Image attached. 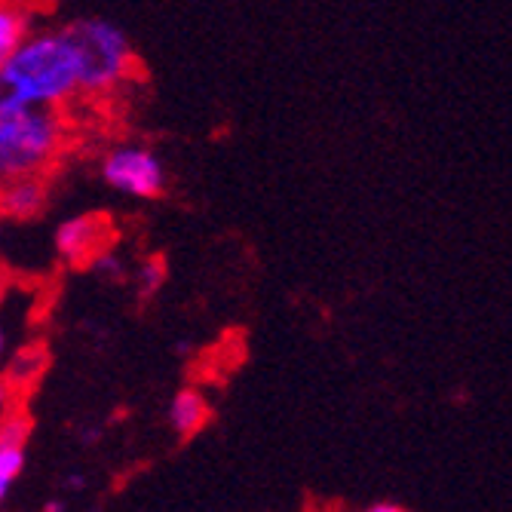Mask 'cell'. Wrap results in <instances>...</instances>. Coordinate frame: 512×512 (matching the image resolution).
<instances>
[{
	"label": "cell",
	"instance_id": "7",
	"mask_svg": "<svg viewBox=\"0 0 512 512\" xmlns=\"http://www.w3.org/2000/svg\"><path fill=\"white\" fill-rule=\"evenodd\" d=\"M209 414H212L209 399L200 390H191L188 387V390H178L175 393V399L169 405V424H172V430L178 436L191 439V436H197L209 424Z\"/></svg>",
	"mask_w": 512,
	"mask_h": 512
},
{
	"label": "cell",
	"instance_id": "9",
	"mask_svg": "<svg viewBox=\"0 0 512 512\" xmlns=\"http://www.w3.org/2000/svg\"><path fill=\"white\" fill-rule=\"evenodd\" d=\"M31 439V417L22 411L4 414L0 421V445H28Z\"/></svg>",
	"mask_w": 512,
	"mask_h": 512
},
{
	"label": "cell",
	"instance_id": "21",
	"mask_svg": "<svg viewBox=\"0 0 512 512\" xmlns=\"http://www.w3.org/2000/svg\"><path fill=\"white\" fill-rule=\"evenodd\" d=\"M4 347H7V338H4V332H0V356H4Z\"/></svg>",
	"mask_w": 512,
	"mask_h": 512
},
{
	"label": "cell",
	"instance_id": "19",
	"mask_svg": "<svg viewBox=\"0 0 512 512\" xmlns=\"http://www.w3.org/2000/svg\"><path fill=\"white\" fill-rule=\"evenodd\" d=\"M43 509H46V512H62V509H65V503H62V500H50Z\"/></svg>",
	"mask_w": 512,
	"mask_h": 512
},
{
	"label": "cell",
	"instance_id": "15",
	"mask_svg": "<svg viewBox=\"0 0 512 512\" xmlns=\"http://www.w3.org/2000/svg\"><path fill=\"white\" fill-rule=\"evenodd\" d=\"M368 509L371 512H402V506L396 500H378V503H371Z\"/></svg>",
	"mask_w": 512,
	"mask_h": 512
},
{
	"label": "cell",
	"instance_id": "12",
	"mask_svg": "<svg viewBox=\"0 0 512 512\" xmlns=\"http://www.w3.org/2000/svg\"><path fill=\"white\" fill-rule=\"evenodd\" d=\"M89 267H96V273H102L105 279H111V283H117V279H123L126 276V264L120 261V255L117 252H111V246L108 249H102L96 258L89 261Z\"/></svg>",
	"mask_w": 512,
	"mask_h": 512
},
{
	"label": "cell",
	"instance_id": "14",
	"mask_svg": "<svg viewBox=\"0 0 512 512\" xmlns=\"http://www.w3.org/2000/svg\"><path fill=\"white\" fill-rule=\"evenodd\" d=\"M62 488L71 491V494H74V491H83V488H86V479H83L80 473H68L65 482H62Z\"/></svg>",
	"mask_w": 512,
	"mask_h": 512
},
{
	"label": "cell",
	"instance_id": "1",
	"mask_svg": "<svg viewBox=\"0 0 512 512\" xmlns=\"http://www.w3.org/2000/svg\"><path fill=\"white\" fill-rule=\"evenodd\" d=\"M0 89L19 105L62 108L77 96V62L65 31H37L0 65Z\"/></svg>",
	"mask_w": 512,
	"mask_h": 512
},
{
	"label": "cell",
	"instance_id": "17",
	"mask_svg": "<svg viewBox=\"0 0 512 512\" xmlns=\"http://www.w3.org/2000/svg\"><path fill=\"white\" fill-rule=\"evenodd\" d=\"M99 436H102L99 430H83V433H80L83 445H96V442H99Z\"/></svg>",
	"mask_w": 512,
	"mask_h": 512
},
{
	"label": "cell",
	"instance_id": "4",
	"mask_svg": "<svg viewBox=\"0 0 512 512\" xmlns=\"http://www.w3.org/2000/svg\"><path fill=\"white\" fill-rule=\"evenodd\" d=\"M102 181L111 191L135 200H157L166 191V166L145 145H117L102 160Z\"/></svg>",
	"mask_w": 512,
	"mask_h": 512
},
{
	"label": "cell",
	"instance_id": "13",
	"mask_svg": "<svg viewBox=\"0 0 512 512\" xmlns=\"http://www.w3.org/2000/svg\"><path fill=\"white\" fill-rule=\"evenodd\" d=\"M34 353H37V350H25V353H22V356H19L16 362H13V368H10V371H13V381H25V378H34V371H37V368L31 365V356H34Z\"/></svg>",
	"mask_w": 512,
	"mask_h": 512
},
{
	"label": "cell",
	"instance_id": "5",
	"mask_svg": "<svg viewBox=\"0 0 512 512\" xmlns=\"http://www.w3.org/2000/svg\"><path fill=\"white\" fill-rule=\"evenodd\" d=\"M114 240L111 218L105 215H77L59 224L56 230V252L71 267H89L102 249H108Z\"/></svg>",
	"mask_w": 512,
	"mask_h": 512
},
{
	"label": "cell",
	"instance_id": "20",
	"mask_svg": "<svg viewBox=\"0 0 512 512\" xmlns=\"http://www.w3.org/2000/svg\"><path fill=\"white\" fill-rule=\"evenodd\" d=\"M175 350H178L181 356H184V353H191V341H178V344H175Z\"/></svg>",
	"mask_w": 512,
	"mask_h": 512
},
{
	"label": "cell",
	"instance_id": "10",
	"mask_svg": "<svg viewBox=\"0 0 512 512\" xmlns=\"http://www.w3.org/2000/svg\"><path fill=\"white\" fill-rule=\"evenodd\" d=\"M163 279H166V267H163V261H157V258L142 261V264H138V270H135L138 292H142L145 298H151V295H157V292H160Z\"/></svg>",
	"mask_w": 512,
	"mask_h": 512
},
{
	"label": "cell",
	"instance_id": "18",
	"mask_svg": "<svg viewBox=\"0 0 512 512\" xmlns=\"http://www.w3.org/2000/svg\"><path fill=\"white\" fill-rule=\"evenodd\" d=\"M7 402H10V387H7V384H0V411L7 408Z\"/></svg>",
	"mask_w": 512,
	"mask_h": 512
},
{
	"label": "cell",
	"instance_id": "16",
	"mask_svg": "<svg viewBox=\"0 0 512 512\" xmlns=\"http://www.w3.org/2000/svg\"><path fill=\"white\" fill-rule=\"evenodd\" d=\"M10 491H13V482H10V479H4V476H0V506H4V503H7Z\"/></svg>",
	"mask_w": 512,
	"mask_h": 512
},
{
	"label": "cell",
	"instance_id": "3",
	"mask_svg": "<svg viewBox=\"0 0 512 512\" xmlns=\"http://www.w3.org/2000/svg\"><path fill=\"white\" fill-rule=\"evenodd\" d=\"M71 53L77 62V89L86 96H105L129 80L135 68V50L129 34L102 16L74 19L65 28Z\"/></svg>",
	"mask_w": 512,
	"mask_h": 512
},
{
	"label": "cell",
	"instance_id": "11",
	"mask_svg": "<svg viewBox=\"0 0 512 512\" xmlns=\"http://www.w3.org/2000/svg\"><path fill=\"white\" fill-rule=\"evenodd\" d=\"M22 470H25V445H0V476L16 485Z\"/></svg>",
	"mask_w": 512,
	"mask_h": 512
},
{
	"label": "cell",
	"instance_id": "6",
	"mask_svg": "<svg viewBox=\"0 0 512 512\" xmlns=\"http://www.w3.org/2000/svg\"><path fill=\"white\" fill-rule=\"evenodd\" d=\"M46 206V184L37 175L0 181V212L10 218H34Z\"/></svg>",
	"mask_w": 512,
	"mask_h": 512
},
{
	"label": "cell",
	"instance_id": "8",
	"mask_svg": "<svg viewBox=\"0 0 512 512\" xmlns=\"http://www.w3.org/2000/svg\"><path fill=\"white\" fill-rule=\"evenodd\" d=\"M28 34H31L28 13L16 7L13 0H0V65L19 50Z\"/></svg>",
	"mask_w": 512,
	"mask_h": 512
},
{
	"label": "cell",
	"instance_id": "2",
	"mask_svg": "<svg viewBox=\"0 0 512 512\" xmlns=\"http://www.w3.org/2000/svg\"><path fill=\"white\" fill-rule=\"evenodd\" d=\"M65 142L59 108H31L0 89V181L40 175Z\"/></svg>",
	"mask_w": 512,
	"mask_h": 512
}]
</instances>
